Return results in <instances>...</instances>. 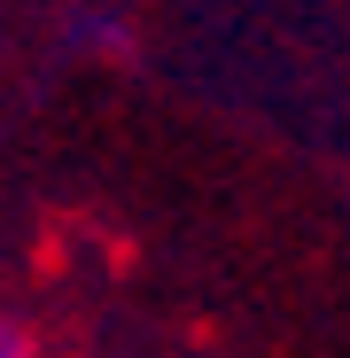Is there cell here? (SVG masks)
<instances>
[{
    "label": "cell",
    "instance_id": "6da1fadb",
    "mask_svg": "<svg viewBox=\"0 0 350 358\" xmlns=\"http://www.w3.org/2000/svg\"><path fill=\"white\" fill-rule=\"evenodd\" d=\"M63 47L86 55V63H109V55L133 47V16L125 8H101V0H71V8H63Z\"/></svg>",
    "mask_w": 350,
    "mask_h": 358
},
{
    "label": "cell",
    "instance_id": "7a4b0ae2",
    "mask_svg": "<svg viewBox=\"0 0 350 358\" xmlns=\"http://www.w3.org/2000/svg\"><path fill=\"white\" fill-rule=\"evenodd\" d=\"M0 358H39V343H31L16 320H0Z\"/></svg>",
    "mask_w": 350,
    "mask_h": 358
}]
</instances>
